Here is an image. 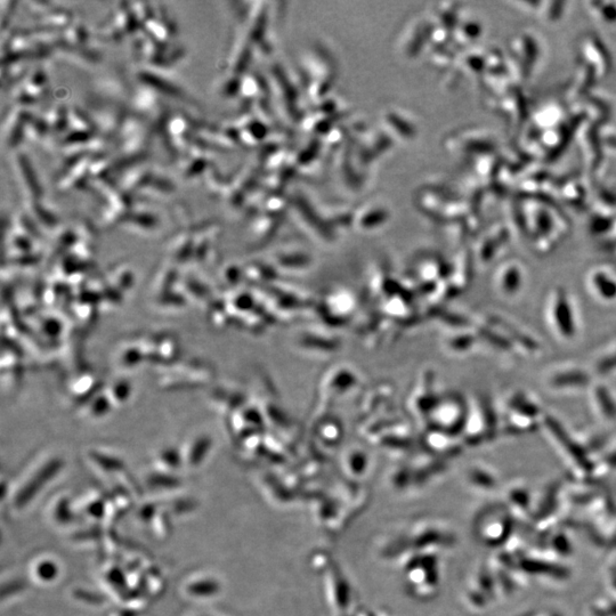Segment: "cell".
I'll return each instance as SVG.
<instances>
[{
	"label": "cell",
	"instance_id": "cell-1",
	"mask_svg": "<svg viewBox=\"0 0 616 616\" xmlns=\"http://www.w3.org/2000/svg\"><path fill=\"white\" fill-rule=\"evenodd\" d=\"M514 522L515 518L505 505L488 507L477 517V537L486 546L505 547L514 536Z\"/></svg>",
	"mask_w": 616,
	"mask_h": 616
},
{
	"label": "cell",
	"instance_id": "cell-3",
	"mask_svg": "<svg viewBox=\"0 0 616 616\" xmlns=\"http://www.w3.org/2000/svg\"><path fill=\"white\" fill-rule=\"evenodd\" d=\"M553 321L555 323L556 330L559 331L563 337H572L574 335V322L572 308L563 295L555 298L553 306Z\"/></svg>",
	"mask_w": 616,
	"mask_h": 616
},
{
	"label": "cell",
	"instance_id": "cell-2",
	"mask_svg": "<svg viewBox=\"0 0 616 616\" xmlns=\"http://www.w3.org/2000/svg\"><path fill=\"white\" fill-rule=\"evenodd\" d=\"M533 496L528 485L521 481L507 486L504 505L516 520L530 522Z\"/></svg>",
	"mask_w": 616,
	"mask_h": 616
},
{
	"label": "cell",
	"instance_id": "cell-4",
	"mask_svg": "<svg viewBox=\"0 0 616 616\" xmlns=\"http://www.w3.org/2000/svg\"><path fill=\"white\" fill-rule=\"evenodd\" d=\"M591 286L596 294L604 299L616 298V281L607 277L605 273H597L595 279L591 280Z\"/></svg>",
	"mask_w": 616,
	"mask_h": 616
},
{
	"label": "cell",
	"instance_id": "cell-5",
	"mask_svg": "<svg viewBox=\"0 0 616 616\" xmlns=\"http://www.w3.org/2000/svg\"><path fill=\"white\" fill-rule=\"evenodd\" d=\"M505 278L501 280L502 293L507 296H513L517 294V290L522 286V280H520V274L515 271L507 272Z\"/></svg>",
	"mask_w": 616,
	"mask_h": 616
},
{
	"label": "cell",
	"instance_id": "cell-6",
	"mask_svg": "<svg viewBox=\"0 0 616 616\" xmlns=\"http://www.w3.org/2000/svg\"><path fill=\"white\" fill-rule=\"evenodd\" d=\"M524 616H562V615L555 611H538L536 613H530Z\"/></svg>",
	"mask_w": 616,
	"mask_h": 616
}]
</instances>
